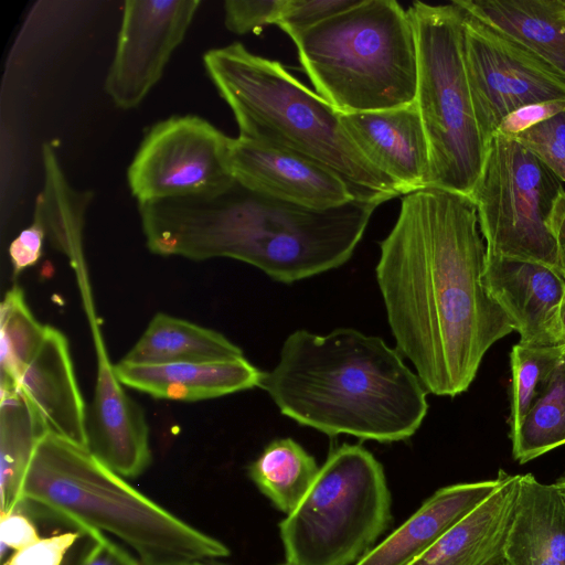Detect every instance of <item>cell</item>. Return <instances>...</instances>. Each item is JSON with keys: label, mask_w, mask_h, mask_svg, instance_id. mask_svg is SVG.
<instances>
[{"label": "cell", "mask_w": 565, "mask_h": 565, "mask_svg": "<svg viewBox=\"0 0 565 565\" xmlns=\"http://www.w3.org/2000/svg\"><path fill=\"white\" fill-rule=\"evenodd\" d=\"M462 13L466 75L487 147L501 121L515 109L565 99V78L524 45Z\"/></svg>", "instance_id": "obj_11"}, {"label": "cell", "mask_w": 565, "mask_h": 565, "mask_svg": "<svg viewBox=\"0 0 565 565\" xmlns=\"http://www.w3.org/2000/svg\"><path fill=\"white\" fill-rule=\"evenodd\" d=\"M206 559H198V561H190L185 563H181L179 565H221V564H213L210 562H205Z\"/></svg>", "instance_id": "obj_41"}, {"label": "cell", "mask_w": 565, "mask_h": 565, "mask_svg": "<svg viewBox=\"0 0 565 565\" xmlns=\"http://www.w3.org/2000/svg\"><path fill=\"white\" fill-rule=\"evenodd\" d=\"M116 377L122 385L156 398L195 402L215 398L259 385L263 371L245 356L237 359L169 364L114 365Z\"/></svg>", "instance_id": "obj_19"}, {"label": "cell", "mask_w": 565, "mask_h": 565, "mask_svg": "<svg viewBox=\"0 0 565 565\" xmlns=\"http://www.w3.org/2000/svg\"><path fill=\"white\" fill-rule=\"evenodd\" d=\"M292 41L316 92L340 114L415 102V30L408 10L394 0H360Z\"/></svg>", "instance_id": "obj_6"}, {"label": "cell", "mask_w": 565, "mask_h": 565, "mask_svg": "<svg viewBox=\"0 0 565 565\" xmlns=\"http://www.w3.org/2000/svg\"><path fill=\"white\" fill-rule=\"evenodd\" d=\"M482 282L520 334V343L555 345L556 315L565 292V278L555 267L486 254Z\"/></svg>", "instance_id": "obj_16"}, {"label": "cell", "mask_w": 565, "mask_h": 565, "mask_svg": "<svg viewBox=\"0 0 565 565\" xmlns=\"http://www.w3.org/2000/svg\"><path fill=\"white\" fill-rule=\"evenodd\" d=\"M287 0H227L224 23L235 34L259 33L265 25L276 24Z\"/></svg>", "instance_id": "obj_32"}, {"label": "cell", "mask_w": 565, "mask_h": 565, "mask_svg": "<svg viewBox=\"0 0 565 565\" xmlns=\"http://www.w3.org/2000/svg\"><path fill=\"white\" fill-rule=\"evenodd\" d=\"M45 237V228L41 220L34 215L32 224L21 231L9 246L14 276L38 263Z\"/></svg>", "instance_id": "obj_36"}, {"label": "cell", "mask_w": 565, "mask_h": 565, "mask_svg": "<svg viewBox=\"0 0 565 565\" xmlns=\"http://www.w3.org/2000/svg\"><path fill=\"white\" fill-rule=\"evenodd\" d=\"M84 536L77 531H68L40 537L32 544L14 551L2 565H62L68 550Z\"/></svg>", "instance_id": "obj_33"}, {"label": "cell", "mask_w": 565, "mask_h": 565, "mask_svg": "<svg viewBox=\"0 0 565 565\" xmlns=\"http://www.w3.org/2000/svg\"><path fill=\"white\" fill-rule=\"evenodd\" d=\"M363 156L391 179L402 195L429 186V147L416 103L356 114H340Z\"/></svg>", "instance_id": "obj_15"}, {"label": "cell", "mask_w": 565, "mask_h": 565, "mask_svg": "<svg viewBox=\"0 0 565 565\" xmlns=\"http://www.w3.org/2000/svg\"><path fill=\"white\" fill-rule=\"evenodd\" d=\"M466 14L524 45L565 78L562 0H456Z\"/></svg>", "instance_id": "obj_22"}, {"label": "cell", "mask_w": 565, "mask_h": 565, "mask_svg": "<svg viewBox=\"0 0 565 565\" xmlns=\"http://www.w3.org/2000/svg\"><path fill=\"white\" fill-rule=\"evenodd\" d=\"M19 391L46 434L87 448V411L63 332L46 324L44 337L21 375Z\"/></svg>", "instance_id": "obj_17"}, {"label": "cell", "mask_w": 565, "mask_h": 565, "mask_svg": "<svg viewBox=\"0 0 565 565\" xmlns=\"http://www.w3.org/2000/svg\"><path fill=\"white\" fill-rule=\"evenodd\" d=\"M551 168L516 138L488 141L475 202L487 255L533 260L556 268L550 217L564 190Z\"/></svg>", "instance_id": "obj_9"}, {"label": "cell", "mask_w": 565, "mask_h": 565, "mask_svg": "<svg viewBox=\"0 0 565 565\" xmlns=\"http://www.w3.org/2000/svg\"><path fill=\"white\" fill-rule=\"evenodd\" d=\"M516 139L565 182V111L524 131Z\"/></svg>", "instance_id": "obj_31"}, {"label": "cell", "mask_w": 565, "mask_h": 565, "mask_svg": "<svg viewBox=\"0 0 565 565\" xmlns=\"http://www.w3.org/2000/svg\"><path fill=\"white\" fill-rule=\"evenodd\" d=\"M554 483L556 484V487L558 488V490L561 491L564 500H565V472L563 475H561L555 481Z\"/></svg>", "instance_id": "obj_40"}, {"label": "cell", "mask_w": 565, "mask_h": 565, "mask_svg": "<svg viewBox=\"0 0 565 565\" xmlns=\"http://www.w3.org/2000/svg\"><path fill=\"white\" fill-rule=\"evenodd\" d=\"M44 188L35 201L38 216L51 244L83 269L82 234L92 193L75 190L61 169L54 148H42Z\"/></svg>", "instance_id": "obj_24"}, {"label": "cell", "mask_w": 565, "mask_h": 565, "mask_svg": "<svg viewBox=\"0 0 565 565\" xmlns=\"http://www.w3.org/2000/svg\"><path fill=\"white\" fill-rule=\"evenodd\" d=\"M279 565H292V564L286 562V563L279 564Z\"/></svg>", "instance_id": "obj_44"}, {"label": "cell", "mask_w": 565, "mask_h": 565, "mask_svg": "<svg viewBox=\"0 0 565 565\" xmlns=\"http://www.w3.org/2000/svg\"><path fill=\"white\" fill-rule=\"evenodd\" d=\"M417 44L415 103L429 147V186L470 194L486 145L473 113L463 61V13L452 1L408 9Z\"/></svg>", "instance_id": "obj_8"}, {"label": "cell", "mask_w": 565, "mask_h": 565, "mask_svg": "<svg viewBox=\"0 0 565 565\" xmlns=\"http://www.w3.org/2000/svg\"><path fill=\"white\" fill-rule=\"evenodd\" d=\"M203 64L234 114L239 138L321 163L344 181L354 200L382 204L402 195L352 141L340 113L278 61L234 42L205 52Z\"/></svg>", "instance_id": "obj_5"}, {"label": "cell", "mask_w": 565, "mask_h": 565, "mask_svg": "<svg viewBox=\"0 0 565 565\" xmlns=\"http://www.w3.org/2000/svg\"><path fill=\"white\" fill-rule=\"evenodd\" d=\"M493 565H507V564L504 563V561H503V559H501V561L497 562V563H495V564H493Z\"/></svg>", "instance_id": "obj_42"}, {"label": "cell", "mask_w": 565, "mask_h": 565, "mask_svg": "<svg viewBox=\"0 0 565 565\" xmlns=\"http://www.w3.org/2000/svg\"><path fill=\"white\" fill-rule=\"evenodd\" d=\"M510 439L521 465L565 445V354Z\"/></svg>", "instance_id": "obj_27"}, {"label": "cell", "mask_w": 565, "mask_h": 565, "mask_svg": "<svg viewBox=\"0 0 565 565\" xmlns=\"http://www.w3.org/2000/svg\"><path fill=\"white\" fill-rule=\"evenodd\" d=\"M519 478L507 473L497 491L409 565H493L503 559Z\"/></svg>", "instance_id": "obj_21"}, {"label": "cell", "mask_w": 565, "mask_h": 565, "mask_svg": "<svg viewBox=\"0 0 565 565\" xmlns=\"http://www.w3.org/2000/svg\"><path fill=\"white\" fill-rule=\"evenodd\" d=\"M550 228L556 243V269L565 278V191L561 193L553 209Z\"/></svg>", "instance_id": "obj_38"}, {"label": "cell", "mask_w": 565, "mask_h": 565, "mask_svg": "<svg viewBox=\"0 0 565 565\" xmlns=\"http://www.w3.org/2000/svg\"><path fill=\"white\" fill-rule=\"evenodd\" d=\"M375 202L352 200L320 210L278 200L236 180L195 196L138 204L149 250L193 260L227 257L291 284L347 263Z\"/></svg>", "instance_id": "obj_2"}, {"label": "cell", "mask_w": 565, "mask_h": 565, "mask_svg": "<svg viewBox=\"0 0 565 565\" xmlns=\"http://www.w3.org/2000/svg\"><path fill=\"white\" fill-rule=\"evenodd\" d=\"M97 331V379L86 413L87 449L121 477L136 478L151 463L149 427L143 411L116 377Z\"/></svg>", "instance_id": "obj_14"}, {"label": "cell", "mask_w": 565, "mask_h": 565, "mask_svg": "<svg viewBox=\"0 0 565 565\" xmlns=\"http://www.w3.org/2000/svg\"><path fill=\"white\" fill-rule=\"evenodd\" d=\"M232 138L207 120L172 116L145 135L128 167L127 181L138 204L210 194L235 181Z\"/></svg>", "instance_id": "obj_10"}, {"label": "cell", "mask_w": 565, "mask_h": 565, "mask_svg": "<svg viewBox=\"0 0 565 565\" xmlns=\"http://www.w3.org/2000/svg\"><path fill=\"white\" fill-rule=\"evenodd\" d=\"M507 473L499 470L493 479L439 488L354 565H409L497 491Z\"/></svg>", "instance_id": "obj_18"}, {"label": "cell", "mask_w": 565, "mask_h": 565, "mask_svg": "<svg viewBox=\"0 0 565 565\" xmlns=\"http://www.w3.org/2000/svg\"><path fill=\"white\" fill-rule=\"evenodd\" d=\"M46 324L30 310L23 290L13 286L0 307L1 393L19 390L21 375L40 345Z\"/></svg>", "instance_id": "obj_28"}, {"label": "cell", "mask_w": 565, "mask_h": 565, "mask_svg": "<svg viewBox=\"0 0 565 565\" xmlns=\"http://www.w3.org/2000/svg\"><path fill=\"white\" fill-rule=\"evenodd\" d=\"M359 2L360 0H287L276 25L295 40L305 31Z\"/></svg>", "instance_id": "obj_30"}, {"label": "cell", "mask_w": 565, "mask_h": 565, "mask_svg": "<svg viewBox=\"0 0 565 565\" xmlns=\"http://www.w3.org/2000/svg\"><path fill=\"white\" fill-rule=\"evenodd\" d=\"M199 0H128L105 92L120 109L137 107L161 78L194 19Z\"/></svg>", "instance_id": "obj_12"}, {"label": "cell", "mask_w": 565, "mask_h": 565, "mask_svg": "<svg viewBox=\"0 0 565 565\" xmlns=\"http://www.w3.org/2000/svg\"><path fill=\"white\" fill-rule=\"evenodd\" d=\"M502 556L507 565H565V500L554 482L520 475Z\"/></svg>", "instance_id": "obj_20"}, {"label": "cell", "mask_w": 565, "mask_h": 565, "mask_svg": "<svg viewBox=\"0 0 565 565\" xmlns=\"http://www.w3.org/2000/svg\"><path fill=\"white\" fill-rule=\"evenodd\" d=\"M30 516L97 531L134 551L141 565L225 557L230 548L134 488L87 448L52 434L38 441L20 505Z\"/></svg>", "instance_id": "obj_4"}, {"label": "cell", "mask_w": 565, "mask_h": 565, "mask_svg": "<svg viewBox=\"0 0 565 565\" xmlns=\"http://www.w3.org/2000/svg\"><path fill=\"white\" fill-rule=\"evenodd\" d=\"M0 515L1 552L21 550L41 537L33 518L21 508Z\"/></svg>", "instance_id": "obj_37"}, {"label": "cell", "mask_w": 565, "mask_h": 565, "mask_svg": "<svg viewBox=\"0 0 565 565\" xmlns=\"http://www.w3.org/2000/svg\"><path fill=\"white\" fill-rule=\"evenodd\" d=\"M244 356L222 333L188 320L157 313L120 360L129 364L202 363Z\"/></svg>", "instance_id": "obj_23"}, {"label": "cell", "mask_w": 565, "mask_h": 565, "mask_svg": "<svg viewBox=\"0 0 565 565\" xmlns=\"http://www.w3.org/2000/svg\"><path fill=\"white\" fill-rule=\"evenodd\" d=\"M486 250L470 195L435 186L403 195L380 243L376 280L397 351L434 395L466 392L514 330L483 286Z\"/></svg>", "instance_id": "obj_1"}, {"label": "cell", "mask_w": 565, "mask_h": 565, "mask_svg": "<svg viewBox=\"0 0 565 565\" xmlns=\"http://www.w3.org/2000/svg\"><path fill=\"white\" fill-rule=\"evenodd\" d=\"M381 462L361 445L332 449L298 507L279 523L286 562L354 565L392 519Z\"/></svg>", "instance_id": "obj_7"}, {"label": "cell", "mask_w": 565, "mask_h": 565, "mask_svg": "<svg viewBox=\"0 0 565 565\" xmlns=\"http://www.w3.org/2000/svg\"><path fill=\"white\" fill-rule=\"evenodd\" d=\"M258 387L282 415L330 437L405 440L428 411L427 391L401 353L351 328L292 332Z\"/></svg>", "instance_id": "obj_3"}, {"label": "cell", "mask_w": 565, "mask_h": 565, "mask_svg": "<svg viewBox=\"0 0 565 565\" xmlns=\"http://www.w3.org/2000/svg\"><path fill=\"white\" fill-rule=\"evenodd\" d=\"M230 162L237 182L267 196L320 210L354 200L338 174L288 150L232 138Z\"/></svg>", "instance_id": "obj_13"}, {"label": "cell", "mask_w": 565, "mask_h": 565, "mask_svg": "<svg viewBox=\"0 0 565 565\" xmlns=\"http://www.w3.org/2000/svg\"><path fill=\"white\" fill-rule=\"evenodd\" d=\"M562 7H563L564 14H565V0H562Z\"/></svg>", "instance_id": "obj_43"}, {"label": "cell", "mask_w": 565, "mask_h": 565, "mask_svg": "<svg viewBox=\"0 0 565 565\" xmlns=\"http://www.w3.org/2000/svg\"><path fill=\"white\" fill-rule=\"evenodd\" d=\"M320 467L291 438L270 441L248 466V476L258 490L281 512L290 514L312 486Z\"/></svg>", "instance_id": "obj_25"}, {"label": "cell", "mask_w": 565, "mask_h": 565, "mask_svg": "<svg viewBox=\"0 0 565 565\" xmlns=\"http://www.w3.org/2000/svg\"><path fill=\"white\" fill-rule=\"evenodd\" d=\"M0 405V512L8 513L20 505L24 473L46 433L19 390L1 393Z\"/></svg>", "instance_id": "obj_26"}, {"label": "cell", "mask_w": 565, "mask_h": 565, "mask_svg": "<svg viewBox=\"0 0 565 565\" xmlns=\"http://www.w3.org/2000/svg\"><path fill=\"white\" fill-rule=\"evenodd\" d=\"M564 354L565 344L527 345L519 342L512 347L509 436L518 430Z\"/></svg>", "instance_id": "obj_29"}, {"label": "cell", "mask_w": 565, "mask_h": 565, "mask_svg": "<svg viewBox=\"0 0 565 565\" xmlns=\"http://www.w3.org/2000/svg\"><path fill=\"white\" fill-rule=\"evenodd\" d=\"M565 111V99L534 103L520 107L509 114L498 127L495 134L518 138L524 131Z\"/></svg>", "instance_id": "obj_34"}, {"label": "cell", "mask_w": 565, "mask_h": 565, "mask_svg": "<svg viewBox=\"0 0 565 565\" xmlns=\"http://www.w3.org/2000/svg\"><path fill=\"white\" fill-rule=\"evenodd\" d=\"M84 536L89 543L73 565H141L137 557L104 533L90 531Z\"/></svg>", "instance_id": "obj_35"}, {"label": "cell", "mask_w": 565, "mask_h": 565, "mask_svg": "<svg viewBox=\"0 0 565 565\" xmlns=\"http://www.w3.org/2000/svg\"><path fill=\"white\" fill-rule=\"evenodd\" d=\"M554 340H555V345L565 344V292L563 295V298L561 300V303H559V307L557 310V315H556Z\"/></svg>", "instance_id": "obj_39"}]
</instances>
